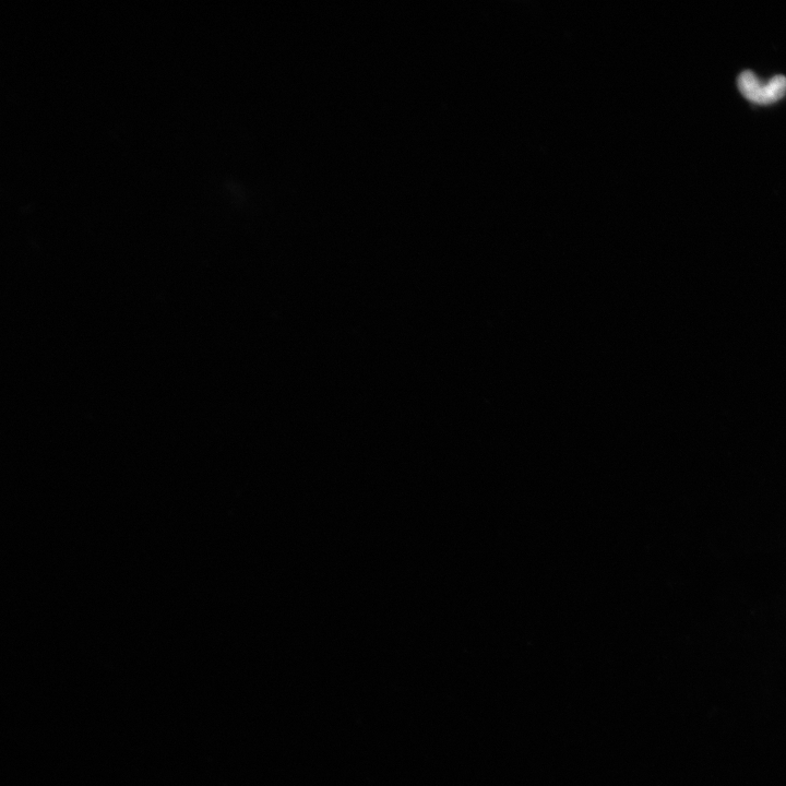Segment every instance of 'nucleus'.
I'll use <instances>...</instances> for the list:
<instances>
[{
	"label": "nucleus",
	"mask_w": 786,
	"mask_h": 786,
	"mask_svg": "<svg viewBox=\"0 0 786 786\" xmlns=\"http://www.w3.org/2000/svg\"><path fill=\"white\" fill-rule=\"evenodd\" d=\"M737 86L743 97L760 105L776 103L786 94V78L784 76L773 77L764 83L759 81L752 71L748 70L738 77Z\"/></svg>",
	"instance_id": "f257e3e1"
}]
</instances>
